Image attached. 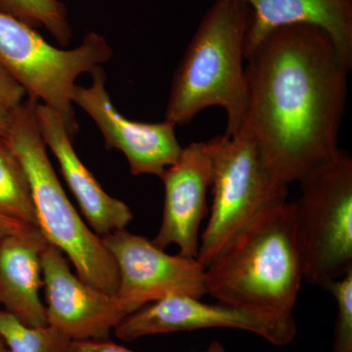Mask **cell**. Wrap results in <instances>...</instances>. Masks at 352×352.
I'll use <instances>...</instances> for the list:
<instances>
[{
    "label": "cell",
    "mask_w": 352,
    "mask_h": 352,
    "mask_svg": "<svg viewBox=\"0 0 352 352\" xmlns=\"http://www.w3.org/2000/svg\"><path fill=\"white\" fill-rule=\"evenodd\" d=\"M0 215L24 226L38 227L29 177L3 138H0Z\"/></svg>",
    "instance_id": "2e32d148"
},
{
    "label": "cell",
    "mask_w": 352,
    "mask_h": 352,
    "mask_svg": "<svg viewBox=\"0 0 352 352\" xmlns=\"http://www.w3.org/2000/svg\"><path fill=\"white\" fill-rule=\"evenodd\" d=\"M294 203L303 279L323 288L352 270V159L344 150L298 182Z\"/></svg>",
    "instance_id": "5b68a950"
},
{
    "label": "cell",
    "mask_w": 352,
    "mask_h": 352,
    "mask_svg": "<svg viewBox=\"0 0 352 352\" xmlns=\"http://www.w3.org/2000/svg\"><path fill=\"white\" fill-rule=\"evenodd\" d=\"M0 352H9L6 344H4L3 340L1 339H0Z\"/></svg>",
    "instance_id": "cb8c5ba5"
},
{
    "label": "cell",
    "mask_w": 352,
    "mask_h": 352,
    "mask_svg": "<svg viewBox=\"0 0 352 352\" xmlns=\"http://www.w3.org/2000/svg\"><path fill=\"white\" fill-rule=\"evenodd\" d=\"M0 339L9 352H68L72 340L52 326L31 327L0 308Z\"/></svg>",
    "instance_id": "ac0fdd59"
},
{
    "label": "cell",
    "mask_w": 352,
    "mask_h": 352,
    "mask_svg": "<svg viewBox=\"0 0 352 352\" xmlns=\"http://www.w3.org/2000/svg\"><path fill=\"white\" fill-rule=\"evenodd\" d=\"M322 289L329 292L338 305L333 352H352V270Z\"/></svg>",
    "instance_id": "d6986e66"
},
{
    "label": "cell",
    "mask_w": 352,
    "mask_h": 352,
    "mask_svg": "<svg viewBox=\"0 0 352 352\" xmlns=\"http://www.w3.org/2000/svg\"><path fill=\"white\" fill-rule=\"evenodd\" d=\"M24 224L19 222L14 221V220L6 219V217L0 215V240L3 239L9 234L16 232L24 227Z\"/></svg>",
    "instance_id": "7402d4cb"
},
{
    "label": "cell",
    "mask_w": 352,
    "mask_h": 352,
    "mask_svg": "<svg viewBox=\"0 0 352 352\" xmlns=\"http://www.w3.org/2000/svg\"><path fill=\"white\" fill-rule=\"evenodd\" d=\"M0 11L34 29L43 28L61 45L71 41L68 10L60 0H0Z\"/></svg>",
    "instance_id": "e0dca14e"
},
{
    "label": "cell",
    "mask_w": 352,
    "mask_h": 352,
    "mask_svg": "<svg viewBox=\"0 0 352 352\" xmlns=\"http://www.w3.org/2000/svg\"><path fill=\"white\" fill-rule=\"evenodd\" d=\"M48 325L72 340L110 339L127 316L117 295L105 293L74 274L69 261L48 243L41 254Z\"/></svg>",
    "instance_id": "7c38bea8"
},
{
    "label": "cell",
    "mask_w": 352,
    "mask_h": 352,
    "mask_svg": "<svg viewBox=\"0 0 352 352\" xmlns=\"http://www.w3.org/2000/svg\"><path fill=\"white\" fill-rule=\"evenodd\" d=\"M36 115L46 147L56 157L65 182L92 231L103 238L115 231L126 229L133 219L131 208L124 201L106 193L82 164L59 113L38 102Z\"/></svg>",
    "instance_id": "4fadbf2b"
},
{
    "label": "cell",
    "mask_w": 352,
    "mask_h": 352,
    "mask_svg": "<svg viewBox=\"0 0 352 352\" xmlns=\"http://www.w3.org/2000/svg\"><path fill=\"white\" fill-rule=\"evenodd\" d=\"M112 254L120 284L117 296L127 315L170 296L201 298L206 266L198 258L166 254L143 236L117 230L102 238Z\"/></svg>",
    "instance_id": "9c48e42d"
},
{
    "label": "cell",
    "mask_w": 352,
    "mask_h": 352,
    "mask_svg": "<svg viewBox=\"0 0 352 352\" xmlns=\"http://www.w3.org/2000/svg\"><path fill=\"white\" fill-rule=\"evenodd\" d=\"M25 96L24 88L0 68V113L8 115L25 100Z\"/></svg>",
    "instance_id": "44dd1931"
},
{
    "label": "cell",
    "mask_w": 352,
    "mask_h": 352,
    "mask_svg": "<svg viewBox=\"0 0 352 352\" xmlns=\"http://www.w3.org/2000/svg\"><path fill=\"white\" fill-rule=\"evenodd\" d=\"M234 329L258 335L277 346H288L295 339L294 315L270 314L228 303L203 302L194 296H170L127 315L115 328L124 342L147 336L176 332Z\"/></svg>",
    "instance_id": "ba28073f"
},
{
    "label": "cell",
    "mask_w": 352,
    "mask_h": 352,
    "mask_svg": "<svg viewBox=\"0 0 352 352\" xmlns=\"http://www.w3.org/2000/svg\"><path fill=\"white\" fill-rule=\"evenodd\" d=\"M9 127V118L6 113H0V138H6Z\"/></svg>",
    "instance_id": "603a6c76"
},
{
    "label": "cell",
    "mask_w": 352,
    "mask_h": 352,
    "mask_svg": "<svg viewBox=\"0 0 352 352\" xmlns=\"http://www.w3.org/2000/svg\"><path fill=\"white\" fill-rule=\"evenodd\" d=\"M47 240L38 226H25L0 240V303L31 327L48 326L41 254Z\"/></svg>",
    "instance_id": "5bb4252c"
},
{
    "label": "cell",
    "mask_w": 352,
    "mask_h": 352,
    "mask_svg": "<svg viewBox=\"0 0 352 352\" xmlns=\"http://www.w3.org/2000/svg\"><path fill=\"white\" fill-rule=\"evenodd\" d=\"M38 101L27 97L8 113L6 139L24 166L36 207L38 228L75 266L85 283L117 295L120 276L117 263L103 240L92 231L65 193L48 157L39 131L36 107Z\"/></svg>",
    "instance_id": "277c9868"
},
{
    "label": "cell",
    "mask_w": 352,
    "mask_h": 352,
    "mask_svg": "<svg viewBox=\"0 0 352 352\" xmlns=\"http://www.w3.org/2000/svg\"><path fill=\"white\" fill-rule=\"evenodd\" d=\"M288 186L271 170L247 127L233 135L220 136L210 186L212 208L201 235L198 261L208 265L250 222L286 201Z\"/></svg>",
    "instance_id": "52a82bcc"
},
{
    "label": "cell",
    "mask_w": 352,
    "mask_h": 352,
    "mask_svg": "<svg viewBox=\"0 0 352 352\" xmlns=\"http://www.w3.org/2000/svg\"><path fill=\"white\" fill-rule=\"evenodd\" d=\"M68 352H136L119 346L110 339L91 340H72ZM201 352H226L220 342H214Z\"/></svg>",
    "instance_id": "ffe728a7"
},
{
    "label": "cell",
    "mask_w": 352,
    "mask_h": 352,
    "mask_svg": "<svg viewBox=\"0 0 352 352\" xmlns=\"http://www.w3.org/2000/svg\"><path fill=\"white\" fill-rule=\"evenodd\" d=\"M251 8L242 0H215L176 69L164 120L184 126L201 111L223 108L226 135L244 126L248 107L245 48Z\"/></svg>",
    "instance_id": "3957f363"
},
{
    "label": "cell",
    "mask_w": 352,
    "mask_h": 352,
    "mask_svg": "<svg viewBox=\"0 0 352 352\" xmlns=\"http://www.w3.org/2000/svg\"><path fill=\"white\" fill-rule=\"evenodd\" d=\"M244 126L268 166L289 185L339 152L349 69L327 32L279 28L245 54Z\"/></svg>",
    "instance_id": "6da1fadb"
},
{
    "label": "cell",
    "mask_w": 352,
    "mask_h": 352,
    "mask_svg": "<svg viewBox=\"0 0 352 352\" xmlns=\"http://www.w3.org/2000/svg\"><path fill=\"white\" fill-rule=\"evenodd\" d=\"M206 293L217 302L294 315L303 271L294 203L261 212L206 265Z\"/></svg>",
    "instance_id": "7a4b0ae2"
},
{
    "label": "cell",
    "mask_w": 352,
    "mask_h": 352,
    "mask_svg": "<svg viewBox=\"0 0 352 352\" xmlns=\"http://www.w3.org/2000/svg\"><path fill=\"white\" fill-rule=\"evenodd\" d=\"M220 136L183 148L175 164L160 173L164 183L163 219L153 243L166 250L177 245L179 254L198 256L201 222L208 214V190L212 186Z\"/></svg>",
    "instance_id": "8fae6325"
},
{
    "label": "cell",
    "mask_w": 352,
    "mask_h": 352,
    "mask_svg": "<svg viewBox=\"0 0 352 352\" xmlns=\"http://www.w3.org/2000/svg\"><path fill=\"white\" fill-rule=\"evenodd\" d=\"M91 76L90 87L76 85L71 99L94 120L106 148L122 152L133 175L159 176L175 164L183 149L175 124L166 120L140 122L126 119L111 101L102 67L95 69Z\"/></svg>",
    "instance_id": "30bf717a"
},
{
    "label": "cell",
    "mask_w": 352,
    "mask_h": 352,
    "mask_svg": "<svg viewBox=\"0 0 352 352\" xmlns=\"http://www.w3.org/2000/svg\"><path fill=\"white\" fill-rule=\"evenodd\" d=\"M251 8L245 54L270 32L309 25L327 32L344 63L352 68V0H242Z\"/></svg>",
    "instance_id": "9a60e30c"
},
{
    "label": "cell",
    "mask_w": 352,
    "mask_h": 352,
    "mask_svg": "<svg viewBox=\"0 0 352 352\" xmlns=\"http://www.w3.org/2000/svg\"><path fill=\"white\" fill-rule=\"evenodd\" d=\"M112 56L108 41L96 32L87 34L78 47L62 50L34 28L0 11V68L24 88L27 97L59 113L73 139L78 131L71 99L76 80Z\"/></svg>",
    "instance_id": "8992f818"
}]
</instances>
